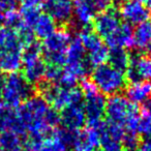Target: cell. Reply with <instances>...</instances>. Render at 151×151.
Instances as JSON below:
<instances>
[{"label": "cell", "instance_id": "9c48e42d", "mask_svg": "<svg viewBox=\"0 0 151 151\" xmlns=\"http://www.w3.org/2000/svg\"><path fill=\"white\" fill-rule=\"evenodd\" d=\"M101 124L97 126H88L84 130L75 132L70 144L71 150L96 151V148L101 144V132H99Z\"/></svg>", "mask_w": 151, "mask_h": 151}, {"label": "cell", "instance_id": "7a4b0ae2", "mask_svg": "<svg viewBox=\"0 0 151 151\" xmlns=\"http://www.w3.org/2000/svg\"><path fill=\"white\" fill-rule=\"evenodd\" d=\"M105 114L109 122L121 124L128 132H138L140 109L123 95L115 94L110 96V99L106 101Z\"/></svg>", "mask_w": 151, "mask_h": 151}, {"label": "cell", "instance_id": "2e32d148", "mask_svg": "<svg viewBox=\"0 0 151 151\" xmlns=\"http://www.w3.org/2000/svg\"><path fill=\"white\" fill-rule=\"evenodd\" d=\"M44 9L56 23L66 24L73 18V3L70 0H47Z\"/></svg>", "mask_w": 151, "mask_h": 151}, {"label": "cell", "instance_id": "4fadbf2b", "mask_svg": "<svg viewBox=\"0 0 151 151\" xmlns=\"http://www.w3.org/2000/svg\"><path fill=\"white\" fill-rule=\"evenodd\" d=\"M96 9L92 0H75L73 3V22L79 29H88L96 17Z\"/></svg>", "mask_w": 151, "mask_h": 151}, {"label": "cell", "instance_id": "4316f807", "mask_svg": "<svg viewBox=\"0 0 151 151\" xmlns=\"http://www.w3.org/2000/svg\"><path fill=\"white\" fill-rule=\"evenodd\" d=\"M93 4H94L96 11H99V13L107 9H111L112 3L114 2L113 0H92Z\"/></svg>", "mask_w": 151, "mask_h": 151}, {"label": "cell", "instance_id": "f1b7e54d", "mask_svg": "<svg viewBox=\"0 0 151 151\" xmlns=\"http://www.w3.org/2000/svg\"><path fill=\"white\" fill-rule=\"evenodd\" d=\"M17 0H0V15L9 9H13L16 7Z\"/></svg>", "mask_w": 151, "mask_h": 151}, {"label": "cell", "instance_id": "f546056e", "mask_svg": "<svg viewBox=\"0 0 151 151\" xmlns=\"http://www.w3.org/2000/svg\"><path fill=\"white\" fill-rule=\"evenodd\" d=\"M140 114L151 121V101H148L143 104V107Z\"/></svg>", "mask_w": 151, "mask_h": 151}, {"label": "cell", "instance_id": "5b68a950", "mask_svg": "<svg viewBox=\"0 0 151 151\" xmlns=\"http://www.w3.org/2000/svg\"><path fill=\"white\" fill-rule=\"evenodd\" d=\"M81 91L83 93V108H84L88 126H97L103 122L105 115L106 99L101 94L93 82L88 79H83L81 83Z\"/></svg>", "mask_w": 151, "mask_h": 151}, {"label": "cell", "instance_id": "30bf717a", "mask_svg": "<svg viewBox=\"0 0 151 151\" xmlns=\"http://www.w3.org/2000/svg\"><path fill=\"white\" fill-rule=\"evenodd\" d=\"M119 17L128 25H140L148 21L150 18V9H147L139 0H127L121 4L118 12Z\"/></svg>", "mask_w": 151, "mask_h": 151}, {"label": "cell", "instance_id": "e0dca14e", "mask_svg": "<svg viewBox=\"0 0 151 151\" xmlns=\"http://www.w3.org/2000/svg\"><path fill=\"white\" fill-rule=\"evenodd\" d=\"M106 40V46L110 49H130L134 47V29L126 23L120 26Z\"/></svg>", "mask_w": 151, "mask_h": 151}, {"label": "cell", "instance_id": "d4e9b609", "mask_svg": "<svg viewBox=\"0 0 151 151\" xmlns=\"http://www.w3.org/2000/svg\"><path fill=\"white\" fill-rule=\"evenodd\" d=\"M99 132H101V144H99V146H101V149H103L101 151H124L121 142L105 134L103 130H101V126H99Z\"/></svg>", "mask_w": 151, "mask_h": 151}, {"label": "cell", "instance_id": "836d02e7", "mask_svg": "<svg viewBox=\"0 0 151 151\" xmlns=\"http://www.w3.org/2000/svg\"><path fill=\"white\" fill-rule=\"evenodd\" d=\"M114 2H116V3H120V4H123L124 2H126L127 0H113Z\"/></svg>", "mask_w": 151, "mask_h": 151}, {"label": "cell", "instance_id": "7c38bea8", "mask_svg": "<svg viewBox=\"0 0 151 151\" xmlns=\"http://www.w3.org/2000/svg\"><path fill=\"white\" fill-rule=\"evenodd\" d=\"M75 132L55 128L42 140L40 151H69Z\"/></svg>", "mask_w": 151, "mask_h": 151}, {"label": "cell", "instance_id": "d6a6232c", "mask_svg": "<svg viewBox=\"0 0 151 151\" xmlns=\"http://www.w3.org/2000/svg\"><path fill=\"white\" fill-rule=\"evenodd\" d=\"M4 109H5V106H4V104H3V101H2V99H1V95H0V112L3 111Z\"/></svg>", "mask_w": 151, "mask_h": 151}, {"label": "cell", "instance_id": "ac0fdd59", "mask_svg": "<svg viewBox=\"0 0 151 151\" xmlns=\"http://www.w3.org/2000/svg\"><path fill=\"white\" fill-rule=\"evenodd\" d=\"M126 99L134 105L144 104L151 99V82L140 81L130 83L125 90Z\"/></svg>", "mask_w": 151, "mask_h": 151}, {"label": "cell", "instance_id": "44dd1931", "mask_svg": "<svg viewBox=\"0 0 151 151\" xmlns=\"http://www.w3.org/2000/svg\"><path fill=\"white\" fill-rule=\"evenodd\" d=\"M24 141L22 137L13 132L0 134V151H23Z\"/></svg>", "mask_w": 151, "mask_h": 151}, {"label": "cell", "instance_id": "6da1fadb", "mask_svg": "<svg viewBox=\"0 0 151 151\" xmlns=\"http://www.w3.org/2000/svg\"><path fill=\"white\" fill-rule=\"evenodd\" d=\"M24 46L16 30L0 26V70L17 73L22 66Z\"/></svg>", "mask_w": 151, "mask_h": 151}, {"label": "cell", "instance_id": "484cf974", "mask_svg": "<svg viewBox=\"0 0 151 151\" xmlns=\"http://www.w3.org/2000/svg\"><path fill=\"white\" fill-rule=\"evenodd\" d=\"M121 144L123 149L127 151H134L140 146V138L137 132H126L122 138Z\"/></svg>", "mask_w": 151, "mask_h": 151}, {"label": "cell", "instance_id": "d6986e66", "mask_svg": "<svg viewBox=\"0 0 151 151\" xmlns=\"http://www.w3.org/2000/svg\"><path fill=\"white\" fill-rule=\"evenodd\" d=\"M134 47L140 52L151 56V20L138 25L134 30Z\"/></svg>", "mask_w": 151, "mask_h": 151}, {"label": "cell", "instance_id": "9a60e30c", "mask_svg": "<svg viewBox=\"0 0 151 151\" xmlns=\"http://www.w3.org/2000/svg\"><path fill=\"white\" fill-rule=\"evenodd\" d=\"M86 122V114L83 108V104L69 106L61 111L60 123H62L63 128L65 129L78 132L81 130Z\"/></svg>", "mask_w": 151, "mask_h": 151}, {"label": "cell", "instance_id": "ba28073f", "mask_svg": "<svg viewBox=\"0 0 151 151\" xmlns=\"http://www.w3.org/2000/svg\"><path fill=\"white\" fill-rule=\"evenodd\" d=\"M91 81L97 90L104 95H115L125 87L126 78L124 73L112 67L109 64H104L93 69Z\"/></svg>", "mask_w": 151, "mask_h": 151}, {"label": "cell", "instance_id": "52a82bcc", "mask_svg": "<svg viewBox=\"0 0 151 151\" xmlns=\"http://www.w3.org/2000/svg\"><path fill=\"white\" fill-rule=\"evenodd\" d=\"M22 67L23 77L30 85H40L45 79L47 63L42 58V46L36 42L24 48Z\"/></svg>", "mask_w": 151, "mask_h": 151}, {"label": "cell", "instance_id": "ffe728a7", "mask_svg": "<svg viewBox=\"0 0 151 151\" xmlns=\"http://www.w3.org/2000/svg\"><path fill=\"white\" fill-rule=\"evenodd\" d=\"M56 29V22L48 14H40L32 27V31L35 37H38L40 40H45L50 36Z\"/></svg>", "mask_w": 151, "mask_h": 151}, {"label": "cell", "instance_id": "83f0119b", "mask_svg": "<svg viewBox=\"0 0 151 151\" xmlns=\"http://www.w3.org/2000/svg\"><path fill=\"white\" fill-rule=\"evenodd\" d=\"M47 0H22V5L28 7H34V9H42L45 6Z\"/></svg>", "mask_w": 151, "mask_h": 151}, {"label": "cell", "instance_id": "4dcf8cb0", "mask_svg": "<svg viewBox=\"0 0 151 151\" xmlns=\"http://www.w3.org/2000/svg\"><path fill=\"white\" fill-rule=\"evenodd\" d=\"M138 151H151V134L147 137V140L140 144Z\"/></svg>", "mask_w": 151, "mask_h": 151}, {"label": "cell", "instance_id": "3957f363", "mask_svg": "<svg viewBox=\"0 0 151 151\" xmlns=\"http://www.w3.org/2000/svg\"><path fill=\"white\" fill-rule=\"evenodd\" d=\"M0 95L9 109H17L32 95V87L23 75L11 73L5 76L0 84Z\"/></svg>", "mask_w": 151, "mask_h": 151}, {"label": "cell", "instance_id": "277c9868", "mask_svg": "<svg viewBox=\"0 0 151 151\" xmlns=\"http://www.w3.org/2000/svg\"><path fill=\"white\" fill-rule=\"evenodd\" d=\"M40 96L52 106L55 111H62L66 107L83 104V93L79 88H63L56 84L42 82Z\"/></svg>", "mask_w": 151, "mask_h": 151}, {"label": "cell", "instance_id": "8fae6325", "mask_svg": "<svg viewBox=\"0 0 151 151\" xmlns=\"http://www.w3.org/2000/svg\"><path fill=\"white\" fill-rule=\"evenodd\" d=\"M125 73V78L130 83L140 82V81L151 82V56L137 55L130 57L129 66Z\"/></svg>", "mask_w": 151, "mask_h": 151}, {"label": "cell", "instance_id": "cb8c5ba5", "mask_svg": "<svg viewBox=\"0 0 151 151\" xmlns=\"http://www.w3.org/2000/svg\"><path fill=\"white\" fill-rule=\"evenodd\" d=\"M2 24L14 30H18L22 26V19L20 13L15 9H9L2 14Z\"/></svg>", "mask_w": 151, "mask_h": 151}, {"label": "cell", "instance_id": "7402d4cb", "mask_svg": "<svg viewBox=\"0 0 151 151\" xmlns=\"http://www.w3.org/2000/svg\"><path fill=\"white\" fill-rule=\"evenodd\" d=\"M108 61L112 67L124 73L129 66L130 56L124 49H110Z\"/></svg>", "mask_w": 151, "mask_h": 151}, {"label": "cell", "instance_id": "8992f818", "mask_svg": "<svg viewBox=\"0 0 151 151\" xmlns=\"http://www.w3.org/2000/svg\"><path fill=\"white\" fill-rule=\"evenodd\" d=\"M70 40V33L64 28L56 29L50 36L45 38L42 52L47 64L57 67L65 64V54Z\"/></svg>", "mask_w": 151, "mask_h": 151}, {"label": "cell", "instance_id": "1f68e13d", "mask_svg": "<svg viewBox=\"0 0 151 151\" xmlns=\"http://www.w3.org/2000/svg\"><path fill=\"white\" fill-rule=\"evenodd\" d=\"M140 1L147 7V9H151V0H140Z\"/></svg>", "mask_w": 151, "mask_h": 151}, {"label": "cell", "instance_id": "5bb4252c", "mask_svg": "<svg viewBox=\"0 0 151 151\" xmlns=\"http://www.w3.org/2000/svg\"><path fill=\"white\" fill-rule=\"evenodd\" d=\"M120 17L118 12L113 9H109L96 15L93 26L95 33L101 38H107L120 26Z\"/></svg>", "mask_w": 151, "mask_h": 151}, {"label": "cell", "instance_id": "603a6c76", "mask_svg": "<svg viewBox=\"0 0 151 151\" xmlns=\"http://www.w3.org/2000/svg\"><path fill=\"white\" fill-rule=\"evenodd\" d=\"M20 16H21L22 23L23 25L27 26L29 28H32L35 23V21L37 20V18L40 17V9H34V7H28V6H21L20 9Z\"/></svg>", "mask_w": 151, "mask_h": 151}, {"label": "cell", "instance_id": "e575fe53", "mask_svg": "<svg viewBox=\"0 0 151 151\" xmlns=\"http://www.w3.org/2000/svg\"><path fill=\"white\" fill-rule=\"evenodd\" d=\"M0 73H1V70H0Z\"/></svg>", "mask_w": 151, "mask_h": 151}]
</instances>
